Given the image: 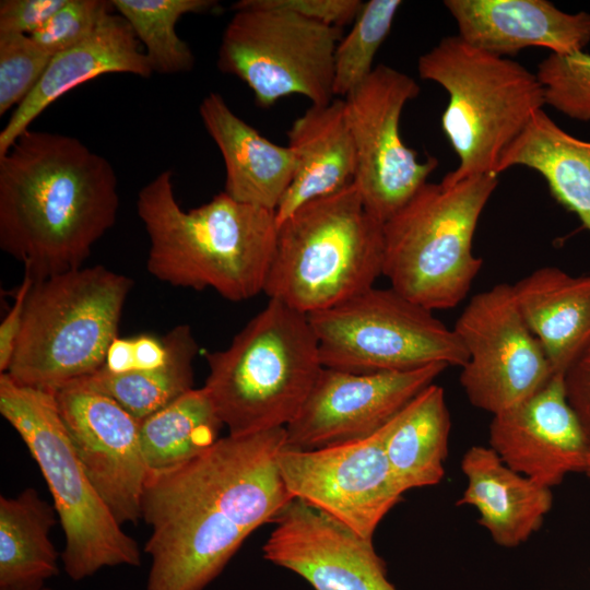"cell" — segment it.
Listing matches in <instances>:
<instances>
[{
	"label": "cell",
	"instance_id": "cell-21",
	"mask_svg": "<svg viewBox=\"0 0 590 590\" xmlns=\"http://www.w3.org/2000/svg\"><path fill=\"white\" fill-rule=\"evenodd\" d=\"M199 115L224 161V192L238 202L275 212L293 177L291 149L260 134L219 93L202 99Z\"/></svg>",
	"mask_w": 590,
	"mask_h": 590
},
{
	"label": "cell",
	"instance_id": "cell-13",
	"mask_svg": "<svg viewBox=\"0 0 590 590\" xmlns=\"http://www.w3.org/2000/svg\"><path fill=\"white\" fill-rule=\"evenodd\" d=\"M468 353L460 384L472 405L493 415L522 402L554 375L516 305L512 285L474 295L453 328Z\"/></svg>",
	"mask_w": 590,
	"mask_h": 590
},
{
	"label": "cell",
	"instance_id": "cell-24",
	"mask_svg": "<svg viewBox=\"0 0 590 590\" xmlns=\"http://www.w3.org/2000/svg\"><path fill=\"white\" fill-rule=\"evenodd\" d=\"M512 293L553 374L564 375L590 342V274L544 267L514 284Z\"/></svg>",
	"mask_w": 590,
	"mask_h": 590
},
{
	"label": "cell",
	"instance_id": "cell-36",
	"mask_svg": "<svg viewBox=\"0 0 590 590\" xmlns=\"http://www.w3.org/2000/svg\"><path fill=\"white\" fill-rule=\"evenodd\" d=\"M67 0H1L0 34L31 36L39 31Z\"/></svg>",
	"mask_w": 590,
	"mask_h": 590
},
{
	"label": "cell",
	"instance_id": "cell-26",
	"mask_svg": "<svg viewBox=\"0 0 590 590\" xmlns=\"http://www.w3.org/2000/svg\"><path fill=\"white\" fill-rule=\"evenodd\" d=\"M450 425L445 391L436 384L426 387L392 420L385 449L402 493L441 481Z\"/></svg>",
	"mask_w": 590,
	"mask_h": 590
},
{
	"label": "cell",
	"instance_id": "cell-30",
	"mask_svg": "<svg viewBox=\"0 0 590 590\" xmlns=\"http://www.w3.org/2000/svg\"><path fill=\"white\" fill-rule=\"evenodd\" d=\"M115 11L131 26L153 72L176 74L191 70L194 57L176 33L177 21L186 14L208 13L214 0H111Z\"/></svg>",
	"mask_w": 590,
	"mask_h": 590
},
{
	"label": "cell",
	"instance_id": "cell-10",
	"mask_svg": "<svg viewBox=\"0 0 590 590\" xmlns=\"http://www.w3.org/2000/svg\"><path fill=\"white\" fill-rule=\"evenodd\" d=\"M307 317L326 368L365 374L468 362L453 329L391 286H371Z\"/></svg>",
	"mask_w": 590,
	"mask_h": 590
},
{
	"label": "cell",
	"instance_id": "cell-4",
	"mask_svg": "<svg viewBox=\"0 0 590 590\" xmlns=\"http://www.w3.org/2000/svg\"><path fill=\"white\" fill-rule=\"evenodd\" d=\"M205 359L203 388L231 435L285 428L322 369L307 315L276 299Z\"/></svg>",
	"mask_w": 590,
	"mask_h": 590
},
{
	"label": "cell",
	"instance_id": "cell-17",
	"mask_svg": "<svg viewBox=\"0 0 590 590\" xmlns=\"http://www.w3.org/2000/svg\"><path fill=\"white\" fill-rule=\"evenodd\" d=\"M273 523L263 557L299 575L314 590H398L373 541L303 500L293 498Z\"/></svg>",
	"mask_w": 590,
	"mask_h": 590
},
{
	"label": "cell",
	"instance_id": "cell-8",
	"mask_svg": "<svg viewBox=\"0 0 590 590\" xmlns=\"http://www.w3.org/2000/svg\"><path fill=\"white\" fill-rule=\"evenodd\" d=\"M498 177L426 182L384 223V267L391 287L430 310L456 307L482 268L472 243Z\"/></svg>",
	"mask_w": 590,
	"mask_h": 590
},
{
	"label": "cell",
	"instance_id": "cell-6",
	"mask_svg": "<svg viewBox=\"0 0 590 590\" xmlns=\"http://www.w3.org/2000/svg\"><path fill=\"white\" fill-rule=\"evenodd\" d=\"M132 284L99 264L34 279L5 374L56 391L97 371L118 337Z\"/></svg>",
	"mask_w": 590,
	"mask_h": 590
},
{
	"label": "cell",
	"instance_id": "cell-29",
	"mask_svg": "<svg viewBox=\"0 0 590 590\" xmlns=\"http://www.w3.org/2000/svg\"><path fill=\"white\" fill-rule=\"evenodd\" d=\"M223 423L204 388L191 389L140 422V442L149 471L179 465L221 437Z\"/></svg>",
	"mask_w": 590,
	"mask_h": 590
},
{
	"label": "cell",
	"instance_id": "cell-16",
	"mask_svg": "<svg viewBox=\"0 0 590 590\" xmlns=\"http://www.w3.org/2000/svg\"><path fill=\"white\" fill-rule=\"evenodd\" d=\"M55 397L94 488L119 524L137 523L149 473L140 421L111 398L78 382L56 390Z\"/></svg>",
	"mask_w": 590,
	"mask_h": 590
},
{
	"label": "cell",
	"instance_id": "cell-37",
	"mask_svg": "<svg viewBox=\"0 0 590 590\" xmlns=\"http://www.w3.org/2000/svg\"><path fill=\"white\" fill-rule=\"evenodd\" d=\"M567 401L590 438V342L564 373Z\"/></svg>",
	"mask_w": 590,
	"mask_h": 590
},
{
	"label": "cell",
	"instance_id": "cell-31",
	"mask_svg": "<svg viewBox=\"0 0 590 590\" xmlns=\"http://www.w3.org/2000/svg\"><path fill=\"white\" fill-rule=\"evenodd\" d=\"M400 0L364 3L351 31L337 45L333 57V95L346 97L373 72L375 56L388 36Z\"/></svg>",
	"mask_w": 590,
	"mask_h": 590
},
{
	"label": "cell",
	"instance_id": "cell-32",
	"mask_svg": "<svg viewBox=\"0 0 590 590\" xmlns=\"http://www.w3.org/2000/svg\"><path fill=\"white\" fill-rule=\"evenodd\" d=\"M536 76L544 90L545 104L565 116L590 121V55L550 54L542 60Z\"/></svg>",
	"mask_w": 590,
	"mask_h": 590
},
{
	"label": "cell",
	"instance_id": "cell-14",
	"mask_svg": "<svg viewBox=\"0 0 590 590\" xmlns=\"http://www.w3.org/2000/svg\"><path fill=\"white\" fill-rule=\"evenodd\" d=\"M392 420L361 440L309 451L284 447L278 467L288 493L373 541L403 495L385 449Z\"/></svg>",
	"mask_w": 590,
	"mask_h": 590
},
{
	"label": "cell",
	"instance_id": "cell-22",
	"mask_svg": "<svg viewBox=\"0 0 590 590\" xmlns=\"http://www.w3.org/2000/svg\"><path fill=\"white\" fill-rule=\"evenodd\" d=\"M292 181L275 209L278 226L303 204L354 181L356 155L343 98L311 105L287 131Z\"/></svg>",
	"mask_w": 590,
	"mask_h": 590
},
{
	"label": "cell",
	"instance_id": "cell-35",
	"mask_svg": "<svg viewBox=\"0 0 590 590\" xmlns=\"http://www.w3.org/2000/svg\"><path fill=\"white\" fill-rule=\"evenodd\" d=\"M261 8L280 9L297 15L343 28L354 22L364 2L361 0H245Z\"/></svg>",
	"mask_w": 590,
	"mask_h": 590
},
{
	"label": "cell",
	"instance_id": "cell-33",
	"mask_svg": "<svg viewBox=\"0 0 590 590\" xmlns=\"http://www.w3.org/2000/svg\"><path fill=\"white\" fill-rule=\"evenodd\" d=\"M51 58L28 35L0 34V116L30 95Z\"/></svg>",
	"mask_w": 590,
	"mask_h": 590
},
{
	"label": "cell",
	"instance_id": "cell-40",
	"mask_svg": "<svg viewBox=\"0 0 590 590\" xmlns=\"http://www.w3.org/2000/svg\"><path fill=\"white\" fill-rule=\"evenodd\" d=\"M31 590H51V589L45 586V587H42V588H38V589H31Z\"/></svg>",
	"mask_w": 590,
	"mask_h": 590
},
{
	"label": "cell",
	"instance_id": "cell-5",
	"mask_svg": "<svg viewBox=\"0 0 590 590\" xmlns=\"http://www.w3.org/2000/svg\"><path fill=\"white\" fill-rule=\"evenodd\" d=\"M384 223L353 181L311 200L278 226L263 293L305 315L374 286L382 274Z\"/></svg>",
	"mask_w": 590,
	"mask_h": 590
},
{
	"label": "cell",
	"instance_id": "cell-19",
	"mask_svg": "<svg viewBox=\"0 0 590 590\" xmlns=\"http://www.w3.org/2000/svg\"><path fill=\"white\" fill-rule=\"evenodd\" d=\"M444 5L460 38L502 57L528 47L571 55L590 42L589 13H567L546 0H446Z\"/></svg>",
	"mask_w": 590,
	"mask_h": 590
},
{
	"label": "cell",
	"instance_id": "cell-25",
	"mask_svg": "<svg viewBox=\"0 0 590 590\" xmlns=\"http://www.w3.org/2000/svg\"><path fill=\"white\" fill-rule=\"evenodd\" d=\"M517 165L538 172L553 198L590 231L589 141L565 132L540 109L503 154L496 175Z\"/></svg>",
	"mask_w": 590,
	"mask_h": 590
},
{
	"label": "cell",
	"instance_id": "cell-15",
	"mask_svg": "<svg viewBox=\"0 0 590 590\" xmlns=\"http://www.w3.org/2000/svg\"><path fill=\"white\" fill-rule=\"evenodd\" d=\"M448 365L403 371L350 373L322 367L285 427V447L309 451L367 438L397 416Z\"/></svg>",
	"mask_w": 590,
	"mask_h": 590
},
{
	"label": "cell",
	"instance_id": "cell-38",
	"mask_svg": "<svg viewBox=\"0 0 590 590\" xmlns=\"http://www.w3.org/2000/svg\"><path fill=\"white\" fill-rule=\"evenodd\" d=\"M34 278L24 273V278L17 287L13 304L0 324V374L7 373L23 324V316L26 299Z\"/></svg>",
	"mask_w": 590,
	"mask_h": 590
},
{
	"label": "cell",
	"instance_id": "cell-1",
	"mask_svg": "<svg viewBox=\"0 0 590 590\" xmlns=\"http://www.w3.org/2000/svg\"><path fill=\"white\" fill-rule=\"evenodd\" d=\"M284 447L285 428L228 434L179 465L149 471L145 590H203L255 530L273 522L293 499L278 467Z\"/></svg>",
	"mask_w": 590,
	"mask_h": 590
},
{
	"label": "cell",
	"instance_id": "cell-39",
	"mask_svg": "<svg viewBox=\"0 0 590 590\" xmlns=\"http://www.w3.org/2000/svg\"><path fill=\"white\" fill-rule=\"evenodd\" d=\"M583 473H585V474L589 477V480H590V442H589V448H588V451H587V457H586V463H585Z\"/></svg>",
	"mask_w": 590,
	"mask_h": 590
},
{
	"label": "cell",
	"instance_id": "cell-23",
	"mask_svg": "<svg viewBox=\"0 0 590 590\" xmlns=\"http://www.w3.org/2000/svg\"><path fill=\"white\" fill-rule=\"evenodd\" d=\"M461 470L467 487L456 505L474 507L479 523L500 546L526 542L552 508L551 488L510 469L491 447L469 448Z\"/></svg>",
	"mask_w": 590,
	"mask_h": 590
},
{
	"label": "cell",
	"instance_id": "cell-9",
	"mask_svg": "<svg viewBox=\"0 0 590 590\" xmlns=\"http://www.w3.org/2000/svg\"><path fill=\"white\" fill-rule=\"evenodd\" d=\"M0 413L38 464L59 517L68 577L81 581L105 567H139L141 552L114 518L75 452L55 391L22 385L0 374Z\"/></svg>",
	"mask_w": 590,
	"mask_h": 590
},
{
	"label": "cell",
	"instance_id": "cell-3",
	"mask_svg": "<svg viewBox=\"0 0 590 590\" xmlns=\"http://www.w3.org/2000/svg\"><path fill=\"white\" fill-rule=\"evenodd\" d=\"M148 233V271L173 286L212 288L232 302L263 292L275 250V212L238 202L224 191L185 211L173 172L160 173L138 193Z\"/></svg>",
	"mask_w": 590,
	"mask_h": 590
},
{
	"label": "cell",
	"instance_id": "cell-20",
	"mask_svg": "<svg viewBox=\"0 0 590 590\" xmlns=\"http://www.w3.org/2000/svg\"><path fill=\"white\" fill-rule=\"evenodd\" d=\"M109 73L149 78L153 70L130 24L115 10L74 47L55 55L30 95L0 132V156L54 102L76 86Z\"/></svg>",
	"mask_w": 590,
	"mask_h": 590
},
{
	"label": "cell",
	"instance_id": "cell-34",
	"mask_svg": "<svg viewBox=\"0 0 590 590\" xmlns=\"http://www.w3.org/2000/svg\"><path fill=\"white\" fill-rule=\"evenodd\" d=\"M114 10L111 1L67 0L31 37L45 52L54 57L87 38Z\"/></svg>",
	"mask_w": 590,
	"mask_h": 590
},
{
	"label": "cell",
	"instance_id": "cell-27",
	"mask_svg": "<svg viewBox=\"0 0 590 590\" xmlns=\"http://www.w3.org/2000/svg\"><path fill=\"white\" fill-rule=\"evenodd\" d=\"M56 514L33 487L0 497V590L38 589L59 575L49 538Z\"/></svg>",
	"mask_w": 590,
	"mask_h": 590
},
{
	"label": "cell",
	"instance_id": "cell-7",
	"mask_svg": "<svg viewBox=\"0 0 590 590\" xmlns=\"http://www.w3.org/2000/svg\"><path fill=\"white\" fill-rule=\"evenodd\" d=\"M423 80L441 85L449 102L441 128L459 164L444 176L450 182L496 176L506 150L545 105L536 73L519 62L446 36L417 60Z\"/></svg>",
	"mask_w": 590,
	"mask_h": 590
},
{
	"label": "cell",
	"instance_id": "cell-11",
	"mask_svg": "<svg viewBox=\"0 0 590 590\" xmlns=\"http://www.w3.org/2000/svg\"><path fill=\"white\" fill-rule=\"evenodd\" d=\"M227 23L217 68L237 76L261 107L293 94L311 105L333 101V57L342 28L240 0Z\"/></svg>",
	"mask_w": 590,
	"mask_h": 590
},
{
	"label": "cell",
	"instance_id": "cell-18",
	"mask_svg": "<svg viewBox=\"0 0 590 590\" xmlns=\"http://www.w3.org/2000/svg\"><path fill=\"white\" fill-rule=\"evenodd\" d=\"M590 438L567 401L564 375L555 374L532 396L493 415L489 447L514 471L552 488L583 472Z\"/></svg>",
	"mask_w": 590,
	"mask_h": 590
},
{
	"label": "cell",
	"instance_id": "cell-2",
	"mask_svg": "<svg viewBox=\"0 0 590 590\" xmlns=\"http://www.w3.org/2000/svg\"><path fill=\"white\" fill-rule=\"evenodd\" d=\"M118 209L110 162L74 137L27 129L0 156V247L34 279L83 267Z\"/></svg>",
	"mask_w": 590,
	"mask_h": 590
},
{
	"label": "cell",
	"instance_id": "cell-28",
	"mask_svg": "<svg viewBox=\"0 0 590 590\" xmlns=\"http://www.w3.org/2000/svg\"><path fill=\"white\" fill-rule=\"evenodd\" d=\"M170 356L160 366L126 371L99 368L75 382L101 392L140 422L193 389L192 363L199 346L188 324L167 333Z\"/></svg>",
	"mask_w": 590,
	"mask_h": 590
},
{
	"label": "cell",
	"instance_id": "cell-12",
	"mask_svg": "<svg viewBox=\"0 0 590 590\" xmlns=\"http://www.w3.org/2000/svg\"><path fill=\"white\" fill-rule=\"evenodd\" d=\"M420 91L410 75L378 64L344 97L356 155L354 182L366 211L381 223L396 214L438 166L436 157L418 160L400 134L402 110Z\"/></svg>",
	"mask_w": 590,
	"mask_h": 590
}]
</instances>
